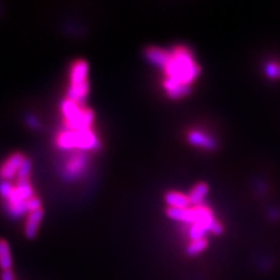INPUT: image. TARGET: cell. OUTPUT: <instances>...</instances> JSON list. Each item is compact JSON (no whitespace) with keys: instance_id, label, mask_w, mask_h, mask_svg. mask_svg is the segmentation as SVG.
I'll return each mask as SVG.
<instances>
[{"instance_id":"6da1fadb","label":"cell","mask_w":280,"mask_h":280,"mask_svg":"<svg viewBox=\"0 0 280 280\" xmlns=\"http://www.w3.org/2000/svg\"><path fill=\"white\" fill-rule=\"evenodd\" d=\"M162 70L165 75L164 89L172 100L188 96L191 84L201 74V68L195 62L192 52L184 46L174 47L169 51L168 62Z\"/></svg>"},{"instance_id":"7a4b0ae2","label":"cell","mask_w":280,"mask_h":280,"mask_svg":"<svg viewBox=\"0 0 280 280\" xmlns=\"http://www.w3.org/2000/svg\"><path fill=\"white\" fill-rule=\"evenodd\" d=\"M62 110L66 118V124L70 130H87L94 122V112L89 109H81L79 104L67 99L62 104Z\"/></svg>"},{"instance_id":"3957f363","label":"cell","mask_w":280,"mask_h":280,"mask_svg":"<svg viewBox=\"0 0 280 280\" xmlns=\"http://www.w3.org/2000/svg\"><path fill=\"white\" fill-rule=\"evenodd\" d=\"M57 145L65 150L81 149L92 150L98 148V139L96 135L89 130H70L63 132L57 137Z\"/></svg>"},{"instance_id":"277c9868","label":"cell","mask_w":280,"mask_h":280,"mask_svg":"<svg viewBox=\"0 0 280 280\" xmlns=\"http://www.w3.org/2000/svg\"><path fill=\"white\" fill-rule=\"evenodd\" d=\"M26 157L21 153H14L0 166V177L4 182H9L10 179L17 176L20 167L22 166Z\"/></svg>"},{"instance_id":"5b68a950","label":"cell","mask_w":280,"mask_h":280,"mask_svg":"<svg viewBox=\"0 0 280 280\" xmlns=\"http://www.w3.org/2000/svg\"><path fill=\"white\" fill-rule=\"evenodd\" d=\"M43 219H44L43 209L32 211L27 215L25 225H24V235L28 240H33L36 238Z\"/></svg>"},{"instance_id":"8992f818","label":"cell","mask_w":280,"mask_h":280,"mask_svg":"<svg viewBox=\"0 0 280 280\" xmlns=\"http://www.w3.org/2000/svg\"><path fill=\"white\" fill-rule=\"evenodd\" d=\"M188 142L194 147H198L209 151L215 150L217 146L216 140L213 137L199 130H193L189 132Z\"/></svg>"},{"instance_id":"52a82bcc","label":"cell","mask_w":280,"mask_h":280,"mask_svg":"<svg viewBox=\"0 0 280 280\" xmlns=\"http://www.w3.org/2000/svg\"><path fill=\"white\" fill-rule=\"evenodd\" d=\"M87 74H88V65L85 61L79 59L76 61L70 72V80L71 84H80L87 82Z\"/></svg>"},{"instance_id":"ba28073f","label":"cell","mask_w":280,"mask_h":280,"mask_svg":"<svg viewBox=\"0 0 280 280\" xmlns=\"http://www.w3.org/2000/svg\"><path fill=\"white\" fill-rule=\"evenodd\" d=\"M146 56L151 64L160 69H163L168 62L169 51L159 47H149L146 50Z\"/></svg>"},{"instance_id":"9c48e42d","label":"cell","mask_w":280,"mask_h":280,"mask_svg":"<svg viewBox=\"0 0 280 280\" xmlns=\"http://www.w3.org/2000/svg\"><path fill=\"white\" fill-rule=\"evenodd\" d=\"M165 203L168 208L171 209H188L191 206L188 194H184L176 191H170L165 194Z\"/></svg>"},{"instance_id":"30bf717a","label":"cell","mask_w":280,"mask_h":280,"mask_svg":"<svg viewBox=\"0 0 280 280\" xmlns=\"http://www.w3.org/2000/svg\"><path fill=\"white\" fill-rule=\"evenodd\" d=\"M13 265L14 261L11 246L7 240L0 239V269L3 271H10Z\"/></svg>"},{"instance_id":"8fae6325","label":"cell","mask_w":280,"mask_h":280,"mask_svg":"<svg viewBox=\"0 0 280 280\" xmlns=\"http://www.w3.org/2000/svg\"><path fill=\"white\" fill-rule=\"evenodd\" d=\"M88 90H89L88 81L80 84H70L68 99L79 104L82 101H84V99L88 95Z\"/></svg>"},{"instance_id":"7c38bea8","label":"cell","mask_w":280,"mask_h":280,"mask_svg":"<svg viewBox=\"0 0 280 280\" xmlns=\"http://www.w3.org/2000/svg\"><path fill=\"white\" fill-rule=\"evenodd\" d=\"M209 193V186L206 183L196 184L188 194L191 206H198L204 204V199Z\"/></svg>"},{"instance_id":"4fadbf2b","label":"cell","mask_w":280,"mask_h":280,"mask_svg":"<svg viewBox=\"0 0 280 280\" xmlns=\"http://www.w3.org/2000/svg\"><path fill=\"white\" fill-rule=\"evenodd\" d=\"M207 247H208V240L206 238L194 240V241H191L190 244L187 246L186 253L189 256H195V255H198L199 253H202L205 249H207Z\"/></svg>"},{"instance_id":"5bb4252c","label":"cell","mask_w":280,"mask_h":280,"mask_svg":"<svg viewBox=\"0 0 280 280\" xmlns=\"http://www.w3.org/2000/svg\"><path fill=\"white\" fill-rule=\"evenodd\" d=\"M265 74L271 80L280 79V64L275 62H270L265 66Z\"/></svg>"},{"instance_id":"9a60e30c","label":"cell","mask_w":280,"mask_h":280,"mask_svg":"<svg viewBox=\"0 0 280 280\" xmlns=\"http://www.w3.org/2000/svg\"><path fill=\"white\" fill-rule=\"evenodd\" d=\"M83 165H84V163H83V160L81 159V157H76V159H74L72 162H70L68 168L71 173H73V172L75 173V172L80 171V169L82 168Z\"/></svg>"},{"instance_id":"2e32d148","label":"cell","mask_w":280,"mask_h":280,"mask_svg":"<svg viewBox=\"0 0 280 280\" xmlns=\"http://www.w3.org/2000/svg\"><path fill=\"white\" fill-rule=\"evenodd\" d=\"M0 280H16V277H15V274L12 270L3 271L2 276H0Z\"/></svg>"},{"instance_id":"e0dca14e","label":"cell","mask_w":280,"mask_h":280,"mask_svg":"<svg viewBox=\"0 0 280 280\" xmlns=\"http://www.w3.org/2000/svg\"><path fill=\"white\" fill-rule=\"evenodd\" d=\"M29 124H30V126H32V127H38V123L35 121V119H34L33 117H30V118H29Z\"/></svg>"}]
</instances>
